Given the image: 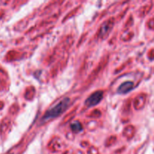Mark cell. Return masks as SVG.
Returning a JSON list of instances; mask_svg holds the SVG:
<instances>
[{
	"label": "cell",
	"instance_id": "3",
	"mask_svg": "<svg viewBox=\"0 0 154 154\" xmlns=\"http://www.w3.org/2000/svg\"><path fill=\"white\" fill-rule=\"evenodd\" d=\"M133 87V83L131 82V81H126V82L123 83V84L119 87L118 93H120V94H125V93H127L128 92H129L131 90H132Z\"/></svg>",
	"mask_w": 154,
	"mask_h": 154
},
{
	"label": "cell",
	"instance_id": "1",
	"mask_svg": "<svg viewBox=\"0 0 154 154\" xmlns=\"http://www.w3.org/2000/svg\"><path fill=\"white\" fill-rule=\"evenodd\" d=\"M69 105H70V99L69 98H65L45 113V116L43 117V120L47 121L51 119L59 117L66 111Z\"/></svg>",
	"mask_w": 154,
	"mask_h": 154
},
{
	"label": "cell",
	"instance_id": "4",
	"mask_svg": "<svg viewBox=\"0 0 154 154\" xmlns=\"http://www.w3.org/2000/svg\"><path fill=\"white\" fill-rule=\"evenodd\" d=\"M71 128H72V131L74 132H79L80 131L82 130V126H81V124L78 121L74 122L73 123H72Z\"/></svg>",
	"mask_w": 154,
	"mask_h": 154
},
{
	"label": "cell",
	"instance_id": "2",
	"mask_svg": "<svg viewBox=\"0 0 154 154\" xmlns=\"http://www.w3.org/2000/svg\"><path fill=\"white\" fill-rule=\"evenodd\" d=\"M103 98V93L102 91H97L93 93L88 99L86 100L85 105L87 107H93L98 105Z\"/></svg>",
	"mask_w": 154,
	"mask_h": 154
}]
</instances>
